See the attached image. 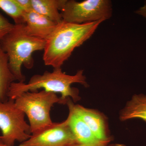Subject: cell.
Listing matches in <instances>:
<instances>
[{
    "label": "cell",
    "mask_w": 146,
    "mask_h": 146,
    "mask_svg": "<svg viewBox=\"0 0 146 146\" xmlns=\"http://www.w3.org/2000/svg\"><path fill=\"white\" fill-rule=\"evenodd\" d=\"M102 21L82 24L64 21L57 24L46 40L43 60L46 65L61 68L76 48L93 35Z\"/></svg>",
    "instance_id": "cell-1"
},
{
    "label": "cell",
    "mask_w": 146,
    "mask_h": 146,
    "mask_svg": "<svg viewBox=\"0 0 146 146\" xmlns=\"http://www.w3.org/2000/svg\"><path fill=\"white\" fill-rule=\"evenodd\" d=\"M83 70H79L74 75L67 74L61 68H54L52 72L45 71L42 74L33 76L27 83L13 82L11 85L8 93L9 99L14 100L24 92L38 91L42 89L48 92L60 94V98L67 101L70 98L74 102L80 100L78 89L72 87V84L79 83L88 87Z\"/></svg>",
    "instance_id": "cell-2"
},
{
    "label": "cell",
    "mask_w": 146,
    "mask_h": 146,
    "mask_svg": "<svg viewBox=\"0 0 146 146\" xmlns=\"http://www.w3.org/2000/svg\"><path fill=\"white\" fill-rule=\"evenodd\" d=\"M45 45V40L27 34L25 24L14 25L12 29L0 41L2 48L8 56L11 70L18 82L25 81L22 66L28 69L33 68V54L35 52L44 50Z\"/></svg>",
    "instance_id": "cell-3"
},
{
    "label": "cell",
    "mask_w": 146,
    "mask_h": 146,
    "mask_svg": "<svg viewBox=\"0 0 146 146\" xmlns=\"http://www.w3.org/2000/svg\"><path fill=\"white\" fill-rule=\"evenodd\" d=\"M14 101L16 107L27 117L32 134L52 124L50 112L54 105L66 104L68 102L55 93L44 90L24 92Z\"/></svg>",
    "instance_id": "cell-4"
},
{
    "label": "cell",
    "mask_w": 146,
    "mask_h": 146,
    "mask_svg": "<svg viewBox=\"0 0 146 146\" xmlns=\"http://www.w3.org/2000/svg\"><path fill=\"white\" fill-rule=\"evenodd\" d=\"M25 116L16 107L14 100L0 102V142L7 146H14L15 142L21 143L30 138V127Z\"/></svg>",
    "instance_id": "cell-5"
},
{
    "label": "cell",
    "mask_w": 146,
    "mask_h": 146,
    "mask_svg": "<svg viewBox=\"0 0 146 146\" xmlns=\"http://www.w3.org/2000/svg\"><path fill=\"white\" fill-rule=\"evenodd\" d=\"M112 13L109 0H67L60 11L63 21L78 24L104 21L112 17Z\"/></svg>",
    "instance_id": "cell-6"
},
{
    "label": "cell",
    "mask_w": 146,
    "mask_h": 146,
    "mask_svg": "<svg viewBox=\"0 0 146 146\" xmlns=\"http://www.w3.org/2000/svg\"><path fill=\"white\" fill-rule=\"evenodd\" d=\"M80 145L67 119L52 124L32 134L19 146H77Z\"/></svg>",
    "instance_id": "cell-7"
},
{
    "label": "cell",
    "mask_w": 146,
    "mask_h": 146,
    "mask_svg": "<svg viewBox=\"0 0 146 146\" xmlns=\"http://www.w3.org/2000/svg\"><path fill=\"white\" fill-rule=\"evenodd\" d=\"M71 110L85 123L95 136L105 143L109 145L111 138L107 133V125L104 116L94 110L75 104L70 98L67 104Z\"/></svg>",
    "instance_id": "cell-8"
},
{
    "label": "cell",
    "mask_w": 146,
    "mask_h": 146,
    "mask_svg": "<svg viewBox=\"0 0 146 146\" xmlns=\"http://www.w3.org/2000/svg\"><path fill=\"white\" fill-rule=\"evenodd\" d=\"M24 17L27 34L45 41L52 33L58 24L33 10L25 11Z\"/></svg>",
    "instance_id": "cell-9"
},
{
    "label": "cell",
    "mask_w": 146,
    "mask_h": 146,
    "mask_svg": "<svg viewBox=\"0 0 146 146\" xmlns=\"http://www.w3.org/2000/svg\"><path fill=\"white\" fill-rule=\"evenodd\" d=\"M66 119L78 143L82 146H107L100 140L85 123L71 110Z\"/></svg>",
    "instance_id": "cell-10"
},
{
    "label": "cell",
    "mask_w": 146,
    "mask_h": 146,
    "mask_svg": "<svg viewBox=\"0 0 146 146\" xmlns=\"http://www.w3.org/2000/svg\"><path fill=\"white\" fill-rule=\"evenodd\" d=\"M119 119L122 121L140 119L146 122V94L133 95L120 112Z\"/></svg>",
    "instance_id": "cell-11"
},
{
    "label": "cell",
    "mask_w": 146,
    "mask_h": 146,
    "mask_svg": "<svg viewBox=\"0 0 146 146\" xmlns=\"http://www.w3.org/2000/svg\"><path fill=\"white\" fill-rule=\"evenodd\" d=\"M67 0H31L33 10L56 23L63 21L60 11Z\"/></svg>",
    "instance_id": "cell-12"
},
{
    "label": "cell",
    "mask_w": 146,
    "mask_h": 146,
    "mask_svg": "<svg viewBox=\"0 0 146 146\" xmlns=\"http://www.w3.org/2000/svg\"><path fill=\"white\" fill-rule=\"evenodd\" d=\"M17 81L11 70L7 54L0 45V102L8 100V93L11 84Z\"/></svg>",
    "instance_id": "cell-13"
},
{
    "label": "cell",
    "mask_w": 146,
    "mask_h": 146,
    "mask_svg": "<svg viewBox=\"0 0 146 146\" xmlns=\"http://www.w3.org/2000/svg\"><path fill=\"white\" fill-rule=\"evenodd\" d=\"M0 9L13 19L14 25L25 24V11L15 0H0Z\"/></svg>",
    "instance_id": "cell-14"
},
{
    "label": "cell",
    "mask_w": 146,
    "mask_h": 146,
    "mask_svg": "<svg viewBox=\"0 0 146 146\" xmlns=\"http://www.w3.org/2000/svg\"><path fill=\"white\" fill-rule=\"evenodd\" d=\"M14 24L0 13V41L12 29Z\"/></svg>",
    "instance_id": "cell-15"
},
{
    "label": "cell",
    "mask_w": 146,
    "mask_h": 146,
    "mask_svg": "<svg viewBox=\"0 0 146 146\" xmlns=\"http://www.w3.org/2000/svg\"><path fill=\"white\" fill-rule=\"evenodd\" d=\"M18 5L24 11H27L33 10L31 0H15Z\"/></svg>",
    "instance_id": "cell-16"
},
{
    "label": "cell",
    "mask_w": 146,
    "mask_h": 146,
    "mask_svg": "<svg viewBox=\"0 0 146 146\" xmlns=\"http://www.w3.org/2000/svg\"><path fill=\"white\" fill-rule=\"evenodd\" d=\"M135 13L146 19V1L144 5L135 11Z\"/></svg>",
    "instance_id": "cell-17"
},
{
    "label": "cell",
    "mask_w": 146,
    "mask_h": 146,
    "mask_svg": "<svg viewBox=\"0 0 146 146\" xmlns=\"http://www.w3.org/2000/svg\"><path fill=\"white\" fill-rule=\"evenodd\" d=\"M107 146H127L125 145L122 144L115 143L112 144H109Z\"/></svg>",
    "instance_id": "cell-18"
},
{
    "label": "cell",
    "mask_w": 146,
    "mask_h": 146,
    "mask_svg": "<svg viewBox=\"0 0 146 146\" xmlns=\"http://www.w3.org/2000/svg\"><path fill=\"white\" fill-rule=\"evenodd\" d=\"M0 146H7L5 145L4 144H3L1 142H0Z\"/></svg>",
    "instance_id": "cell-19"
},
{
    "label": "cell",
    "mask_w": 146,
    "mask_h": 146,
    "mask_svg": "<svg viewBox=\"0 0 146 146\" xmlns=\"http://www.w3.org/2000/svg\"><path fill=\"white\" fill-rule=\"evenodd\" d=\"M82 146L81 145H78V146Z\"/></svg>",
    "instance_id": "cell-20"
}]
</instances>
